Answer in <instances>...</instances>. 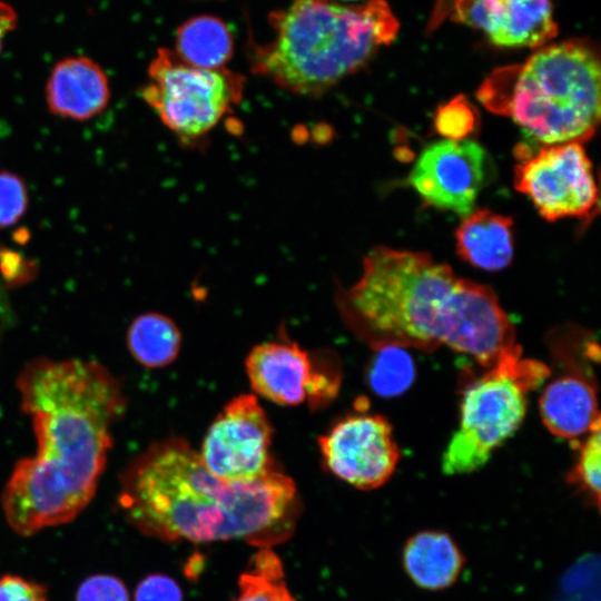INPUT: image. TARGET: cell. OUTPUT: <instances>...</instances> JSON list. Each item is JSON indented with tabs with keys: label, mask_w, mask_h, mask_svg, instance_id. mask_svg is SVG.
<instances>
[{
	"label": "cell",
	"mask_w": 601,
	"mask_h": 601,
	"mask_svg": "<svg viewBox=\"0 0 601 601\" xmlns=\"http://www.w3.org/2000/svg\"><path fill=\"white\" fill-rule=\"evenodd\" d=\"M486 154L473 140H440L427 146L408 176L422 200L462 217L473 211L484 185Z\"/></svg>",
	"instance_id": "obj_11"
},
{
	"label": "cell",
	"mask_w": 601,
	"mask_h": 601,
	"mask_svg": "<svg viewBox=\"0 0 601 601\" xmlns=\"http://www.w3.org/2000/svg\"><path fill=\"white\" fill-rule=\"evenodd\" d=\"M76 601H130L128 590L118 577L93 574L77 589Z\"/></svg>",
	"instance_id": "obj_25"
},
{
	"label": "cell",
	"mask_w": 601,
	"mask_h": 601,
	"mask_svg": "<svg viewBox=\"0 0 601 601\" xmlns=\"http://www.w3.org/2000/svg\"><path fill=\"white\" fill-rule=\"evenodd\" d=\"M318 446L326 469L359 490L383 485L401 456L391 424L378 414L343 418L318 437Z\"/></svg>",
	"instance_id": "obj_10"
},
{
	"label": "cell",
	"mask_w": 601,
	"mask_h": 601,
	"mask_svg": "<svg viewBox=\"0 0 601 601\" xmlns=\"http://www.w3.org/2000/svg\"><path fill=\"white\" fill-rule=\"evenodd\" d=\"M451 0H437L433 12L431 28H436L446 18V8Z\"/></svg>",
	"instance_id": "obj_29"
},
{
	"label": "cell",
	"mask_w": 601,
	"mask_h": 601,
	"mask_svg": "<svg viewBox=\"0 0 601 601\" xmlns=\"http://www.w3.org/2000/svg\"><path fill=\"white\" fill-rule=\"evenodd\" d=\"M17 387L32 418L37 453L14 465L1 505L11 530L31 536L71 522L89 504L126 400L105 366L77 358L33 359Z\"/></svg>",
	"instance_id": "obj_1"
},
{
	"label": "cell",
	"mask_w": 601,
	"mask_h": 601,
	"mask_svg": "<svg viewBox=\"0 0 601 601\" xmlns=\"http://www.w3.org/2000/svg\"><path fill=\"white\" fill-rule=\"evenodd\" d=\"M475 117L463 97L441 107L435 117L439 132L451 140H462L474 128Z\"/></svg>",
	"instance_id": "obj_24"
},
{
	"label": "cell",
	"mask_w": 601,
	"mask_h": 601,
	"mask_svg": "<svg viewBox=\"0 0 601 601\" xmlns=\"http://www.w3.org/2000/svg\"><path fill=\"white\" fill-rule=\"evenodd\" d=\"M550 375L545 364L511 355L470 382L463 392L460 425L452 435L441 467L446 475L483 467L492 452L520 427L528 394Z\"/></svg>",
	"instance_id": "obj_6"
},
{
	"label": "cell",
	"mask_w": 601,
	"mask_h": 601,
	"mask_svg": "<svg viewBox=\"0 0 601 601\" xmlns=\"http://www.w3.org/2000/svg\"><path fill=\"white\" fill-rule=\"evenodd\" d=\"M272 38L253 43L250 70L279 88L318 97L362 69L400 23L384 0H292L269 14Z\"/></svg>",
	"instance_id": "obj_3"
},
{
	"label": "cell",
	"mask_w": 601,
	"mask_h": 601,
	"mask_svg": "<svg viewBox=\"0 0 601 601\" xmlns=\"http://www.w3.org/2000/svg\"><path fill=\"white\" fill-rule=\"evenodd\" d=\"M245 80L230 69L198 68L159 48L140 95L183 146L195 147L240 102Z\"/></svg>",
	"instance_id": "obj_7"
},
{
	"label": "cell",
	"mask_w": 601,
	"mask_h": 601,
	"mask_svg": "<svg viewBox=\"0 0 601 601\" xmlns=\"http://www.w3.org/2000/svg\"><path fill=\"white\" fill-rule=\"evenodd\" d=\"M339 1H357V0H339Z\"/></svg>",
	"instance_id": "obj_30"
},
{
	"label": "cell",
	"mask_w": 601,
	"mask_h": 601,
	"mask_svg": "<svg viewBox=\"0 0 601 601\" xmlns=\"http://www.w3.org/2000/svg\"><path fill=\"white\" fill-rule=\"evenodd\" d=\"M117 503L148 536L195 543L245 540L262 548L288 538L299 506L294 481L278 469L250 482L225 481L181 437L155 442L129 463Z\"/></svg>",
	"instance_id": "obj_2"
},
{
	"label": "cell",
	"mask_w": 601,
	"mask_h": 601,
	"mask_svg": "<svg viewBox=\"0 0 601 601\" xmlns=\"http://www.w3.org/2000/svg\"><path fill=\"white\" fill-rule=\"evenodd\" d=\"M174 51L181 60L198 68H226L234 53V37L220 18L196 16L179 26Z\"/></svg>",
	"instance_id": "obj_18"
},
{
	"label": "cell",
	"mask_w": 601,
	"mask_h": 601,
	"mask_svg": "<svg viewBox=\"0 0 601 601\" xmlns=\"http://www.w3.org/2000/svg\"><path fill=\"white\" fill-rule=\"evenodd\" d=\"M403 563L416 585L437 591L451 587L457 580L464 556L447 533L422 531L407 540Z\"/></svg>",
	"instance_id": "obj_17"
},
{
	"label": "cell",
	"mask_w": 601,
	"mask_h": 601,
	"mask_svg": "<svg viewBox=\"0 0 601 601\" xmlns=\"http://www.w3.org/2000/svg\"><path fill=\"white\" fill-rule=\"evenodd\" d=\"M446 16L503 48H540L558 35L550 0H451Z\"/></svg>",
	"instance_id": "obj_13"
},
{
	"label": "cell",
	"mask_w": 601,
	"mask_h": 601,
	"mask_svg": "<svg viewBox=\"0 0 601 601\" xmlns=\"http://www.w3.org/2000/svg\"><path fill=\"white\" fill-rule=\"evenodd\" d=\"M479 285L426 253L377 246L339 300L353 331L373 348L432 352L447 346L456 316Z\"/></svg>",
	"instance_id": "obj_4"
},
{
	"label": "cell",
	"mask_w": 601,
	"mask_h": 601,
	"mask_svg": "<svg viewBox=\"0 0 601 601\" xmlns=\"http://www.w3.org/2000/svg\"><path fill=\"white\" fill-rule=\"evenodd\" d=\"M245 367L253 391L278 405L296 406L306 398L321 404L339 387V376L314 372L308 353L296 343L257 344L246 356Z\"/></svg>",
	"instance_id": "obj_12"
},
{
	"label": "cell",
	"mask_w": 601,
	"mask_h": 601,
	"mask_svg": "<svg viewBox=\"0 0 601 601\" xmlns=\"http://www.w3.org/2000/svg\"><path fill=\"white\" fill-rule=\"evenodd\" d=\"M179 584L169 575L149 574L136 587L134 601H183Z\"/></svg>",
	"instance_id": "obj_26"
},
{
	"label": "cell",
	"mask_w": 601,
	"mask_h": 601,
	"mask_svg": "<svg viewBox=\"0 0 601 601\" xmlns=\"http://www.w3.org/2000/svg\"><path fill=\"white\" fill-rule=\"evenodd\" d=\"M514 187L526 195L541 217L591 218L599 209L593 166L582 144L544 145L535 154L520 156Z\"/></svg>",
	"instance_id": "obj_8"
},
{
	"label": "cell",
	"mask_w": 601,
	"mask_h": 601,
	"mask_svg": "<svg viewBox=\"0 0 601 601\" xmlns=\"http://www.w3.org/2000/svg\"><path fill=\"white\" fill-rule=\"evenodd\" d=\"M0 601H49V599L43 584L17 574H2Z\"/></svg>",
	"instance_id": "obj_27"
},
{
	"label": "cell",
	"mask_w": 601,
	"mask_h": 601,
	"mask_svg": "<svg viewBox=\"0 0 601 601\" xmlns=\"http://www.w3.org/2000/svg\"><path fill=\"white\" fill-rule=\"evenodd\" d=\"M601 422L588 433L579 450L574 467L568 475V482L575 485L597 508L600 505L601 485Z\"/></svg>",
	"instance_id": "obj_22"
},
{
	"label": "cell",
	"mask_w": 601,
	"mask_h": 601,
	"mask_svg": "<svg viewBox=\"0 0 601 601\" xmlns=\"http://www.w3.org/2000/svg\"><path fill=\"white\" fill-rule=\"evenodd\" d=\"M600 78L598 50L575 39L541 48L524 63L494 70L477 98L543 145L583 144L599 125Z\"/></svg>",
	"instance_id": "obj_5"
},
{
	"label": "cell",
	"mask_w": 601,
	"mask_h": 601,
	"mask_svg": "<svg viewBox=\"0 0 601 601\" xmlns=\"http://www.w3.org/2000/svg\"><path fill=\"white\" fill-rule=\"evenodd\" d=\"M540 415L555 436L574 439L600 422L592 374L579 366L548 384L539 401Z\"/></svg>",
	"instance_id": "obj_15"
},
{
	"label": "cell",
	"mask_w": 601,
	"mask_h": 601,
	"mask_svg": "<svg viewBox=\"0 0 601 601\" xmlns=\"http://www.w3.org/2000/svg\"><path fill=\"white\" fill-rule=\"evenodd\" d=\"M414 375V362L405 348L386 346L376 349L367 378L377 395L391 397L408 388Z\"/></svg>",
	"instance_id": "obj_21"
},
{
	"label": "cell",
	"mask_w": 601,
	"mask_h": 601,
	"mask_svg": "<svg viewBox=\"0 0 601 601\" xmlns=\"http://www.w3.org/2000/svg\"><path fill=\"white\" fill-rule=\"evenodd\" d=\"M132 357L148 368H161L173 363L181 347V333L175 322L159 313L137 316L127 333Z\"/></svg>",
	"instance_id": "obj_19"
},
{
	"label": "cell",
	"mask_w": 601,
	"mask_h": 601,
	"mask_svg": "<svg viewBox=\"0 0 601 601\" xmlns=\"http://www.w3.org/2000/svg\"><path fill=\"white\" fill-rule=\"evenodd\" d=\"M27 266H30V263H24L20 255L6 248H0V267L7 277L13 280L23 279L24 274L20 270L30 273L31 269L24 268Z\"/></svg>",
	"instance_id": "obj_28"
},
{
	"label": "cell",
	"mask_w": 601,
	"mask_h": 601,
	"mask_svg": "<svg viewBox=\"0 0 601 601\" xmlns=\"http://www.w3.org/2000/svg\"><path fill=\"white\" fill-rule=\"evenodd\" d=\"M28 206V193L21 177L0 171V228L13 226Z\"/></svg>",
	"instance_id": "obj_23"
},
{
	"label": "cell",
	"mask_w": 601,
	"mask_h": 601,
	"mask_svg": "<svg viewBox=\"0 0 601 601\" xmlns=\"http://www.w3.org/2000/svg\"><path fill=\"white\" fill-rule=\"evenodd\" d=\"M455 239L463 260L497 272L509 266L513 257V220L489 209H477L461 221Z\"/></svg>",
	"instance_id": "obj_16"
},
{
	"label": "cell",
	"mask_w": 601,
	"mask_h": 601,
	"mask_svg": "<svg viewBox=\"0 0 601 601\" xmlns=\"http://www.w3.org/2000/svg\"><path fill=\"white\" fill-rule=\"evenodd\" d=\"M272 437V424L256 395L240 394L211 422L199 456L225 481H255L275 467L269 455Z\"/></svg>",
	"instance_id": "obj_9"
},
{
	"label": "cell",
	"mask_w": 601,
	"mask_h": 601,
	"mask_svg": "<svg viewBox=\"0 0 601 601\" xmlns=\"http://www.w3.org/2000/svg\"><path fill=\"white\" fill-rule=\"evenodd\" d=\"M238 587L235 601H296L286 585L280 560L269 548L254 555Z\"/></svg>",
	"instance_id": "obj_20"
},
{
	"label": "cell",
	"mask_w": 601,
	"mask_h": 601,
	"mask_svg": "<svg viewBox=\"0 0 601 601\" xmlns=\"http://www.w3.org/2000/svg\"><path fill=\"white\" fill-rule=\"evenodd\" d=\"M46 99L52 114L73 120H88L107 107L109 82L93 60L86 57L66 58L50 73Z\"/></svg>",
	"instance_id": "obj_14"
}]
</instances>
